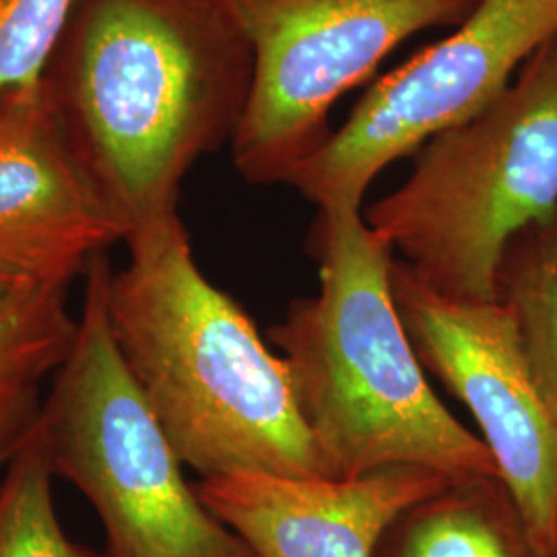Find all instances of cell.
Here are the masks:
<instances>
[{
    "label": "cell",
    "mask_w": 557,
    "mask_h": 557,
    "mask_svg": "<svg viewBox=\"0 0 557 557\" xmlns=\"http://www.w3.org/2000/svg\"><path fill=\"white\" fill-rule=\"evenodd\" d=\"M54 478L38 416L0 481V557H110L64 533L52 494Z\"/></svg>",
    "instance_id": "13"
},
{
    "label": "cell",
    "mask_w": 557,
    "mask_h": 557,
    "mask_svg": "<svg viewBox=\"0 0 557 557\" xmlns=\"http://www.w3.org/2000/svg\"><path fill=\"white\" fill-rule=\"evenodd\" d=\"M448 483L388 467L356 479L232 473L200 479L197 492L257 557H376L391 524Z\"/></svg>",
    "instance_id": "10"
},
{
    "label": "cell",
    "mask_w": 557,
    "mask_h": 557,
    "mask_svg": "<svg viewBox=\"0 0 557 557\" xmlns=\"http://www.w3.org/2000/svg\"><path fill=\"white\" fill-rule=\"evenodd\" d=\"M77 335L66 287L23 283L0 299V376L57 372Z\"/></svg>",
    "instance_id": "14"
},
{
    "label": "cell",
    "mask_w": 557,
    "mask_h": 557,
    "mask_svg": "<svg viewBox=\"0 0 557 557\" xmlns=\"http://www.w3.org/2000/svg\"><path fill=\"white\" fill-rule=\"evenodd\" d=\"M556 36L557 0H479L457 32L379 81L289 186L319 209H361L382 170L498 100Z\"/></svg>",
    "instance_id": "7"
},
{
    "label": "cell",
    "mask_w": 557,
    "mask_h": 557,
    "mask_svg": "<svg viewBox=\"0 0 557 557\" xmlns=\"http://www.w3.org/2000/svg\"><path fill=\"white\" fill-rule=\"evenodd\" d=\"M556 213L557 36L498 100L428 140L363 220L434 292L496 301L510 244Z\"/></svg>",
    "instance_id": "4"
},
{
    "label": "cell",
    "mask_w": 557,
    "mask_h": 557,
    "mask_svg": "<svg viewBox=\"0 0 557 557\" xmlns=\"http://www.w3.org/2000/svg\"><path fill=\"white\" fill-rule=\"evenodd\" d=\"M498 299L517 319L539 384L557 413V213L506 250Z\"/></svg>",
    "instance_id": "12"
},
{
    "label": "cell",
    "mask_w": 557,
    "mask_h": 557,
    "mask_svg": "<svg viewBox=\"0 0 557 557\" xmlns=\"http://www.w3.org/2000/svg\"><path fill=\"white\" fill-rule=\"evenodd\" d=\"M319 294L269 337L333 479L419 467L448 481L499 478L481 436L428 384L393 292L395 255L354 207L320 209Z\"/></svg>",
    "instance_id": "3"
},
{
    "label": "cell",
    "mask_w": 557,
    "mask_h": 557,
    "mask_svg": "<svg viewBox=\"0 0 557 557\" xmlns=\"http://www.w3.org/2000/svg\"><path fill=\"white\" fill-rule=\"evenodd\" d=\"M40 376H0V467H7L40 416Z\"/></svg>",
    "instance_id": "16"
},
{
    "label": "cell",
    "mask_w": 557,
    "mask_h": 557,
    "mask_svg": "<svg viewBox=\"0 0 557 557\" xmlns=\"http://www.w3.org/2000/svg\"><path fill=\"white\" fill-rule=\"evenodd\" d=\"M252 52L220 0H77L41 87L124 239L232 140Z\"/></svg>",
    "instance_id": "1"
},
{
    "label": "cell",
    "mask_w": 557,
    "mask_h": 557,
    "mask_svg": "<svg viewBox=\"0 0 557 557\" xmlns=\"http://www.w3.org/2000/svg\"><path fill=\"white\" fill-rule=\"evenodd\" d=\"M252 52V81L230 140L252 184H289L331 139L329 112L398 44L460 25L479 0H220Z\"/></svg>",
    "instance_id": "6"
},
{
    "label": "cell",
    "mask_w": 557,
    "mask_h": 557,
    "mask_svg": "<svg viewBox=\"0 0 557 557\" xmlns=\"http://www.w3.org/2000/svg\"><path fill=\"white\" fill-rule=\"evenodd\" d=\"M376 557H556L499 478L450 481L391 524Z\"/></svg>",
    "instance_id": "11"
},
{
    "label": "cell",
    "mask_w": 557,
    "mask_h": 557,
    "mask_svg": "<svg viewBox=\"0 0 557 557\" xmlns=\"http://www.w3.org/2000/svg\"><path fill=\"white\" fill-rule=\"evenodd\" d=\"M108 278L120 356L184 467L333 479L285 361L236 299L200 271L178 213L124 239Z\"/></svg>",
    "instance_id": "2"
},
{
    "label": "cell",
    "mask_w": 557,
    "mask_h": 557,
    "mask_svg": "<svg viewBox=\"0 0 557 557\" xmlns=\"http://www.w3.org/2000/svg\"><path fill=\"white\" fill-rule=\"evenodd\" d=\"M556 557H557V554H556Z\"/></svg>",
    "instance_id": "18"
},
{
    "label": "cell",
    "mask_w": 557,
    "mask_h": 557,
    "mask_svg": "<svg viewBox=\"0 0 557 557\" xmlns=\"http://www.w3.org/2000/svg\"><path fill=\"white\" fill-rule=\"evenodd\" d=\"M124 242L66 139L41 81L0 100V271L66 287Z\"/></svg>",
    "instance_id": "9"
},
{
    "label": "cell",
    "mask_w": 557,
    "mask_h": 557,
    "mask_svg": "<svg viewBox=\"0 0 557 557\" xmlns=\"http://www.w3.org/2000/svg\"><path fill=\"white\" fill-rule=\"evenodd\" d=\"M110 260L85 273L77 335L41 403L52 471L98 512L110 557H257L188 485L172 442L131 376L108 320Z\"/></svg>",
    "instance_id": "5"
},
{
    "label": "cell",
    "mask_w": 557,
    "mask_h": 557,
    "mask_svg": "<svg viewBox=\"0 0 557 557\" xmlns=\"http://www.w3.org/2000/svg\"><path fill=\"white\" fill-rule=\"evenodd\" d=\"M393 292L421 366L478 421L498 475L539 543L557 554V413L504 301L442 296L393 260Z\"/></svg>",
    "instance_id": "8"
},
{
    "label": "cell",
    "mask_w": 557,
    "mask_h": 557,
    "mask_svg": "<svg viewBox=\"0 0 557 557\" xmlns=\"http://www.w3.org/2000/svg\"><path fill=\"white\" fill-rule=\"evenodd\" d=\"M20 285H23L21 281H17V278H13L11 275H7V273H2V271H0V299L11 296Z\"/></svg>",
    "instance_id": "17"
},
{
    "label": "cell",
    "mask_w": 557,
    "mask_h": 557,
    "mask_svg": "<svg viewBox=\"0 0 557 557\" xmlns=\"http://www.w3.org/2000/svg\"><path fill=\"white\" fill-rule=\"evenodd\" d=\"M77 0H0V100L36 85Z\"/></svg>",
    "instance_id": "15"
}]
</instances>
